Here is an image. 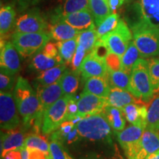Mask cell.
I'll use <instances>...</instances> for the list:
<instances>
[{
	"label": "cell",
	"mask_w": 159,
	"mask_h": 159,
	"mask_svg": "<svg viewBox=\"0 0 159 159\" xmlns=\"http://www.w3.org/2000/svg\"><path fill=\"white\" fill-rule=\"evenodd\" d=\"M13 97L24 124L28 125L35 123L41 125L44 114L43 107L36 91L22 77H19L17 80L13 91Z\"/></svg>",
	"instance_id": "1"
},
{
	"label": "cell",
	"mask_w": 159,
	"mask_h": 159,
	"mask_svg": "<svg viewBox=\"0 0 159 159\" xmlns=\"http://www.w3.org/2000/svg\"><path fill=\"white\" fill-rule=\"evenodd\" d=\"M133 41L144 58L159 56V28L139 19L130 25Z\"/></svg>",
	"instance_id": "2"
},
{
	"label": "cell",
	"mask_w": 159,
	"mask_h": 159,
	"mask_svg": "<svg viewBox=\"0 0 159 159\" xmlns=\"http://www.w3.org/2000/svg\"><path fill=\"white\" fill-rule=\"evenodd\" d=\"M131 94L136 98L149 102L155 93L154 87L149 70L148 61L139 58L135 63L130 73Z\"/></svg>",
	"instance_id": "3"
},
{
	"label": "cell",
	"mask_w": 159,
	"mask_h": 159,
	"mask_svg": "<svg viewBox=\"0 0 159 159\" xmlns=\"http://www.w3.org/2000/svg\"><path fill=\"white\" fill-rule=\"evenodd\" d=\"M80 136L93 141L102 140L111 134V125L104 111L87 116L77 124Z\"/></svg>",
	"instance_id": "4"
},
{
	"label": "cell",
	"mask_w": 159,
	"mask_h": 159,
	"mask_svg": "<svg viewBox=\"0 0 159 159\" xmlns=\"http://www.w3.org/2000/svg\"><path fill=\"white\" fill-rule=\"evenodd\" d=\"M51 35L46 32L41 33H18L12 36V42L23 57H28L42 50L50 40Z\"/></svg>",
	"instance_id": "5"
},
{
	"label": "cell",
	"mask_w": 159,
	"mask_h": 159,
	"mask_svg": "<svg viewBox=\"0 0 159 159\" xmlns=\"http://www.w3.org/2000/svg\"><path fill=\"white\" fill-rule=\"evenodd\" d=\"M70 97L64 95L45 111L42 121L43 134H50L55 132L65 121H67V106Z\"/></svg>",
	"instance_id": "6"
},
{
	"label": "cell",
	"mask_w": 159,
	"mask_h": 159,
	"mask_svg": "<svg viewBox=\"0 0 159 159\" xmlns=\"http://www.w3.org/2000/svg\"><path fill=\"white\" fill-rule=\"evenodd\" d=\"M111 52L122 57L133 39V33L123 19H119L116 27L100 38Z\"/></svg>",
	"instance_id": "7"
},
{
	"label": "cell",
	"mask_w": 159,
	"mask_h": 159,
	"mask_svg": "<svg viewBox=\"0 0 159 159\" xmlns=\"http://www.w3.org/2000/svg\"><path fill=\"white\" fill-rule=\"evenodd\" d=\"M14 97L9 91L0 93V124L4 130H13L19 126L20 119Z\"/></svg>",
	"instance_id": "8"
},
{
	"label": "cell",
	"mask_w": 159,
	"mask_h": 159,
	"mask_svg": "<svg viewBox=\"0 0 159 159\" xmlns=\"http://www.w3.org/2000/svg\"><path fill=\"white\" fill-rule=\"evenodd\" d=\"M108 105V100L105 97H101L91 93L83 91L77 100V115L83 118L90 115L99 114L103 112Z\"/></svg>",
	"instance_id": "9"
},
{
	"label": "cell",
	"mask_w": 159,
	"mask_h": 159,
	"mask_svg": "<svg viewBox=\"0 0 159 159\" xmlns=\"http://www.w3.org/2000/svg\"><path fill=\"white\" fill-rule=\"evenodd\" d=\"M159 150V132L146 128L142 138L128 159H145Z\"/></svg>",
	"instance_id": "10"
},
{
	"label": "cell",
	"mask_w": 159,
	"mask_h": 159,
	"mask_svg": "<svg viewBox=\"0 0 159 159\" xmlns=\"http://www.w3.org/2000/svg\"><path fill=\"white\" fill-rule=\"evenodd\" d=\"M0 66L1 71L10 75H15L20 70L19 53L13 42H1Z\"/></svg>",
	"instance_id": "11"
},
{
	"label": "cell",
	"mask_w": 159,
	"mask_h": 159,
	"mask_svg": "<svg viewBox=\"0 0 159 159\" xmlns=\"http://www.w3.org/2000/svg\"><path fill=\"white\" fill-rule=\"evenodd\" d=\"M15 27L18 33H41L47 28V24L39 11H30L18 18Z\"/></svg>",
	"instance_id": "12"
},
{
	"label": "cell",
	"mask_w": 159,
	"mask_h": 159,
	"mask_svg": "<svg viewBox=\"0 0 159 159\" xmlns=\"http://www.w3.org/2000/svg\"><path fill=\"white\" fill-rule=\"evenodd\" d=\"M144 130L145 128L143 127L133 125L122 131L116 132L117 139L125 150L128 158L136 148Z\"/></svg>",
	"instance_id": "13"
},
{
	"label": "cell",
	"mask_w": 159,
	"mask_h": 159,
	"mask_svg": "<svg viewBox=\"0 0 159 159\" xmlns=\"http://www.w3.org/2000/svg\"><path fill=\"white\" fill-rule=\"evenodd\" d=\"M79 70L84 80L91 77H108V75L105 61L95 56L91 52L85 56Z\"/></svg>",
	"instance_id": "14"
},
{
	"label": "cell",
	"mask_w": 159,
	"mask_h": 159,
	"mask_svg": "<svg viewBox=\"0 0 159 159\" xmlns=\"http://www.w3.org/2000/svg\"><path fill=\"white\" fill-rule=\"evenodd\" d=\"M35 87H36L38 97L44 112L52 105L54 104L60 98L64 96L60 80L51 85H46V86L37 85Z\"/></svg>",
	"instance_id": "15"
},
{
	"label": "cell",
	"mask_w": 159,
	"mask_h": 159,
	"mask_svg": "<svg viewBox=\"0 0 159 159\" xmlns=\"http://www.w3.org/2000/svg\"><path fill=\"white\" fill-rule=\"evenodd\" d=\"M53 20H63L80 32L84 31L95 26L94 23V19L89 8L70 13L59 19Z\"/></svg>",
	"instance_id": "16"
},
{
	"label": "cell",
	"mask_w": 159,
	"mask_h": 159,
	"mask_svg": "<svg viewBox=\"0 0 159 159\" xmlns=\"http://www.w3.org/2000/svg\"><path fill=\"white\" fill-rule=\"evenodd\" d=\"M136 6L139 19L159 28V0H139Z\"/></svg>",
	"instance_id": "17"
},
{
	"label": "cell",
	"mask_w": 159,
	"mask_h": 159,
	"mask_svg": "<svg viewBox=\"0 0 159 159\" xmlns=\"http://www.w3.org/2000/svg\"><path fill=\"white\" fill-rule=\"evenodd\" d=\"M9 130L1 138V158L12 150H20L25 147V136L21 131Z\"/></svg>",
	"instance_id": "18"
},
{
	"label": "cell",
	"mask_w": 159,
	"mask_h": 159,
	"mask_svg": "<svg viewBox=\"0 0 159 159\" xmlns=\"http://www.w3.org/2000/svg\"><path fill=\"white\" fill-rule=\"evenodd\" d=\"M148 108L145 105L131 103L122 108L125 118L132 125L147 128Z\"/></svg>",
	"instance_id": "19"
},
{
	"label": "cell",
	"mask_w": 159,
	"mask_h": 159,
	"mask_svg": "<svg viewBox=\"0 0 159 159\" xmlns=\"http://www.w3.org/2000/svg\"><path fill=\"white\" fill-rule=\"evenodd\" d=\"M49 31L51 37L57 41H64L75 39L80 33V31L63 20H53L52 25L49 27Z\"/></svg>",
	"instance_id": "20"
},
{
	"label": "cell",
	"mask_w": 159,
	"mask_h": 159,
	"mask_svg": "<svg viewBox=\"0 0 159 159\" xmlns=\"http://www.w3.org/2000/svg\"><path fill=\"white\" fill-rule=\"evenodd\" d=\"M83 91L107 98L111 89L108 77H91L85 80Z\"/></svg>",
	"instance_id": "21"
},
{
	"label": "cell",
	"mask_w": 159,
	"mask_h": 159,
	"mask_svg": "<svg viewBox=\"0 0 159 159\" xmlns=\"http://www.w3.org/2000/svg\"><path fill=\"white\" fill-rule=\"evenodd\" d=\"M58 129L52 136V140L66 141L69 144H71L76 142L80 136L77 130V124L71 120L65 121Z\"/></svg>",
	"instance_id": "22"
},
{
	"label": "cell",
	"mask_w": 159,
	"mask_h": 159,
	"mask_svg": "<svg viewBox=\"0 0 159 159\" xmlns=\"http://www.w3.org/2000/svg\"><path fill=\"white\" fill-rule=\"evenodd\" d=\"M129 91L119 88H111L107 97L108 105L122 109L131 103H136V99Z\"/></svg>",
	"instance_id": "23"
},
{
	"label": "cell",
	"mask_w": 159,
	"mask_h": 159,
	"mask_svg": "<svg viewBox=\"0 0 159 159\" xmlns=\"http://www.w3.org/2000/svg\"><path fill=\"white\" fill-rule=\"evenodd\" d=\"M80 73V70L66 69L61 75L60 80L64 95L73 96L77 91L79 87Z\"/></svg>",
	"instance_id": "24"
},
{
	"label": "cell",
	"mask_w": 159,
	"mask_h": 159,
	"mask_svg": "<svg viewBox=\"0 0 159 159\" xmlns=\"http://www.w3.org/2000/svg\"><path fill=\"white\" fill-rule=\"evenodd\" d=\"M62 63H65L63 62L60 55L56 57H51L46 55L44 53L39 52L33 57L30 67L34 70L43 71L53 68L56 66L62 64Z\"/></svg>",
	"instance_id": "25"
},
{
	"label": "cell",
	"mask_w": 159,
	"mask_h": 159,
	"mask_svg": "<svg viewBox=\"0 0 159 159\" xmlns=\"http://www.w3.org/2000/svg\"><path fill=\"white\" fill-rule=\"evenodd\" d=\"M66 69L65 63H62L47 70L41 71L35 79V86H46L57 82Z\"/></svg>",
	"instance_id": "26"
},
{
	"label": "cell",
	"mask_w": 159,
	"mask_h": 159,
	"mask_svg": "<svg viewBox=\"0 0 159 159\" xmlns=\"http://www.w3.org/2000/svg\"><path fill=\"white\" fill-rule=\"evenodd\" d=\"M89 9L91 10L97 26L113 12L109 0H89Z\"/></svg>",
	"instance_id": "27"
},
{
	"label": "cell",
	"mask_w": 159,
	"mask_h": 159,
	"mask_svg": "<svg viewBox=\"0 0 159 159\" xmlns=\"http://www.w3.org/2000/svg\"><path fill=\"white\" fill-rule=\"evenodd\" d=\"M89 8V0H65L63 5L56 10L52 19L69 15L70 13Z\"/></svg>",
	"instance_id": "28"
},
{
	"label": "cell",
	"mask_w": 159,
	"mask_h": 159,
	"mask_svg": "<svg viewBox=\"0 0 159 159\" xmlns=\"http://www.w3.org/2000/svg\"><path fill=\"white\" fill-rule=\"evenodd\" d=\"M108 80L111 88H119L130 93L132 92L130 84V75L121 70L108 71Z\"/></svg>",
	"instance_id": "29"
},
{
	"label": "cell",
	"mask_w": 159,
	"mask_h": 159,
	"mask_svg": "<svg viewBox=\"0 0 159 159\" xmlns=\"http://www.w3.org/2000/svg\"><path fill=\"white\" fill-rule=\"evenodd\" d=\"M140 52L135 44L134 41H131L129 43L128 49L121 57L122 61V70L126 71L130 75L133 67L138 60L140 58Z\"/></svg>",
	"instance_id": "30"
},
{
	"label": "cell",
	"mask_w": 159,
	"mask_h": 159,
	"mask_svg": "<svg viewBox=\"0 0 159 159\" xmlns=\"http://www.w3.org/2000/svg\"><path fill=\"white\" fill-rule=\"evenodd\" d=\"M104 113L111 128L116 130V132L124 130L125 127V120L123 117L122 109L108 105L105 108Z\"/></svg>",
	"instance_id": "31"
},
{
	"label": "cell",
	"mask_w": 159,
	"mask_h": 159,
	"mask_svg": "<svg viewBox=\"0 0 159 159\" xmlns=\"http://www.w3.org/2000/svg\"><path fill=\"white\" fill-rule=\"evenodd\" d=\"M16 12L12 5L2 6L0 9V33L2 36L11 30L15 22Z\"/></svg>",
	"instance_id": "32"
},
{
	"label": "cell",
	"mask_w": 159,
	"mask_h": 159,
	"mask_svg": "<svg viewBox=\"0 0 159 159\" xmlns=\"http://www.w3.org/2000/svg\"><path fill=\"white\" fill-rule=\"evenodd\" d=\"M98 39L97 29L95 28L94 26L84 31L80 32L79 35L77 37V45L82 46L83 48L85 49L87 52L89 53L94 47Z\"/></svg>",
	"instance_id": "33"
},
{
	"label": "cell",
	"mask_w": 159,
	"mask_h": 159,
	"mask_svg": "<svg viewBox=\"0 0 159 159\" xmlns=\"http://www.w3.org/2000/svg\"><path fill=\"white\" fill-rule=\"evenodd\" d=\"M57 44L59 55L63 59V62L68 64L71 63L77 47V38L68 41H58Z\"/></svg>",
	"instance_id": "34"
},
{
	"label": "cell",
	"mask_w": 159,
	"mask_h": 159,
	"mask_svg": "<svg viewBox=\"0 0 159 159\" xmlns=\"http://www.w3.org/2000/svg\"><path fill=\"white\" fill-rule=\"evenodd\" d=\"M25 146L28 149V150H39L42 151L49 157V144L43 137L39 135L32 134L26 137Z\"/></svg>",
	"instance_id": "35"
},
{
	"label": "cell",
	"mask_w": 159,
	"mask_h": 159,
	"mask_svg": "<svg viewBox=\"0 0 159 159\" xmlns=\"http://www.w3.org/2000/svg\"><path fill=\"white\" fill-rule=\"evenodd\" d=\"M146 128L159 130V96L156 97L149 106Z\"/></svg>",
	"instance_id": "36"
},
{
	"label": "cell",
	"mask_w": 159,
	"mask_h": 159,
	"mask_svg": "<svg viewBox=\"0 0 159 159\" xmlns=\"http://www.w3.org/2000/svg\"><path fill=\"white\" fill-rule=\"evenodd\" d=\"M119 21V16L117 13H111L108 17L97 26V32L99 39L108 34L116 28Z\"/></svg>",
	"instance_id": "37"
},
{
	"label": "cell",
	"mask_w": 159,
	"mask_h": 159,
	"mask_svg": "<svg viewBox=\"0 0 159 159\" xmlns=\"http://www.w3.org/2000/svg\"><path fill=\"white\" fill-rule=\"evenodd\" d=\"M49 159H73L57 140H52L49 144Z\"/></svg>",
	"instance_id": "38"
},
{
	"label": "cell",
	"mask_w": 159,
	"mask_h": 159,
	"mask_svg": "<svg viewBox=\"0 0 159 159\" xmlns=\"http://www.w3.org/2000/svg\"><path fill=\"white\" fill-rule=\"evenodd\" d=\"M148 62L151 80L156 92L159 91V58H152Z\"/></svg>",
	"instance_id": "39"
},
{
	"label": "cell",
	"mask_w": 159,
	"mask_h": 159,
	"mask_svg": "<svg viewBox=\"0 0 159 159\" xmlns=\"http://www.w3.org/2000/svg\"><path fill=\"white\" fill-rule=\"evenodd\" d=\"M105 61L108 71H114L122 69L121 57L114 52H110L105 57Z\"/></svg>",
	"instance_id": "40"
},
{
	"label": "cell",
	"mask_w": 159,
	"mask_h": 159,
	"mask_svg": "<svg viewBox=\"0 0 159 159\" xmlns=\"http://www.w3.org/2000/svg\"><path fill=\"white\" fill-rule=\"evenodd\" d=\"M87 51L85 50V48H83L82 46L77 45L76 52H75V54L73 57L72 61H71V66H72V69L74 70H79L80 67L83 60L86 56Z\"/></svg>",
	"instance_id": "41"
},
{
	"label": "cell",
	"mask_w": 159,
	"mask_h": 159,
	"mask_svg": "<svg viewBox=\"0 0 159 159\" xmlns=\"http://www.w3.org/2000/svg\"><path fill=\"white\" fill-rule=\"evenodd\" d=\"M15 80L13 75L1 71L0 74V90L1 91H9L14 85Z\"/></svg>",
	"instance_id": "42"
},
{
	"label": "cell",
	"mask_w": 159,
	"mask_h": 159,
	"mask_svg": "<svg viewBox=\"0 0 159 159\" xmlns=\"http://www.w3.org/2000/svg\"><path fill=\"white\" fill-rule=\"evenodd\" d=\"M78 106H77V101L75 97L73 96L70 97L69 101L68 102V106H67V114H68V118L67 120H73L78 116Z\"/></svg>",
	"instance_id": "43"
},
{
	"label": "cell",
	"mask_w": 159,
	"mask_h": 159,
	"mask_svg": "<svg viewBox=\"0 0 159 159\" xmlns=\"http://www.w3.org/2000/svg\"><path fill=\"white\" fill-rule=\"evenodd\" d=\"M42 52L44 53L47 56L54 57H56L59 55L58 52V47H57V44L56 43L53 42H49L45 45L42 49Z\"/></svg>",
	"instance_id": "44"
},
{
	"label": "cell",
	"mask_w": 159,
	"mask_h": 159,
	"mask_svg": "<svg viewBox=\"0 0 159 159\" xmlns=\"http://www.w3.org/2000/svg\"><path fill=\"white\" fill-rule=\"evenodd\" d=\"M29 152V159H49V157L41 150H31Z\"/></svg>",
	"instance_id": "45"
},
{
	"label": "cell",
	"mask_w": 159,
	"mask_h": 159,
	"mask_svg": "<svg viewBox=\"0 0 159 159\" xmlns=\"http://www.w3.org/2000/svg\"><path fill=\"white\" fill-rule=\"evenodd\" d=\"M3 159H21V150H12L7 152Z\"/></svg>",
	"instance_id": "46"
},
{
	"label": "cell",
	"mask_w": 159,
	"mask_h": 159,
	"mask_svg": "<svg viewBox=\"0 0 159 159\" xmlns=\"http://www.w3.org/2000/svg\"><path fill=\"white\" fill-rule=\"evenodd\" d=\"M124 2L125 0H109V4H110V6L111 9H112V11H114V10L120 7Z\"/></svg>",
	"instance_id": "47"
},
{
	"label": "cell",
	"mask_w": 159,
	"mask_h": 159,
	"mask_svg": "<svg viewBox=\"0 0 159 159\" xmlns=\"http://www.w3.org/2000/svg\"><path fill=\"white\" fill-rule=\"evenodd\" d=\"M21 159H29V150L25 146L22 149H21Z\"/></svg>",
	"instance_id": "48"
},
{
	"label": "cell",
	"mask_w": 159,
	"mask_h": 159,
	"mask_svg": "<svg viewBox=\"0 0 159 159\" xmlns=\"http://www.w3.org/2000/svg\"><path fill=\"white\" fill-rule=\"evenodd\" d=\"M17 2L19 3V7L21 8H25L26 7H27V5H29L30 2L31 0H16Z\"/></svg>",
	"instance_id": "49"
},
{
	"label": "cell",
	"mask_w": 159,
	"mask_h": 159,
	"mask_svg": "<svg viewBox=\"0 0 159 159\" xmlns=\"http://www.w3.org/2000/svg\"><path fill=\"white\" fill-rule=\"evenodd\" d=\"M145 159H159V150L148 156Z\"/></svg>",
	"instance_id": "50"
},
{
	"label": "cell",
	"mask_w": 159,
	"mask_h": 159,
	"mask_svg": "<svg viewBox=\"0 0 159 159\" xmlns=\"http://www.w3.org/2000/svg\"><path fill=\"white\" fill-rule=\"evenodd\" d=\"M39 1V0H33V2H34V3H37Z\"/></svg>",
	"instance_id": "51"
},
{
	"label": "cell",
	"mask_w": 159,
	"mask_h": 159,
	"mask_svg": "<svg viewBox=\"0 0 159 159\" xmlns=\"http://www.w3.org/2000/svg\"><path fill=\"white\" fill-rule=\"evenodd\" d=\"M111 159H122V158H111Z\"/></svg>",
	"instance_id": "52"
}]
</instances>
